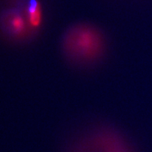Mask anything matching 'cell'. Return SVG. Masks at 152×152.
I'll return each instance as SVG.
<instances>
[{
  "label": "cell",
  "mask_w": 152,
  "mask_h": 152,
  "mask_svg": "<svg viewBox=\"0 0 152 152\" xmlns=\"http://www.w3.org/2000/svg\"><path fill=\"white\" fill-rule=\"evenodd\" d=\"M63 152H136L123 132L110 124L90 127L68 142Z\"/></svg>",
  "instance_id": "6da1fadb"
},
{
  "label": "cell",
  "mask_w": 152,
  "mask_h": 152,
  "mask_svg": "<svg viewBox=\"0 0 152 152\" xmlns=\"http://www.w3.org/2000/svg\"><path fill=\"white\" fill-rule=\"evenodd\" d=\"M66 57L76 64H88L99 58L102 52L97 34L88 28H78L67 35L64 44Z\"/></svg>",
  "instance_id": "7a4b0ae2"
},
{
  "label": "cell",
  "mask_w": 152,
  "mask_h": 152,
  "mask_svg": "<svg viewBox=\"0 0 152 152\" xmlns=\"http://www.w3.org/2000/svg\"><path fill=\"white\" fill-rule=\"evenodd\" d=\"M5 26L11 33H20L24 28V20L17 11H10L5 15Z\"/></svg>",
  "instance_id": "3957f363"
},
{
  "label": "cell",
  "mask_w": 152,
  "mask_h": 152,
  "mask_svg": "<svg viewBox=\"0 0 152 152\" xmlns=\"http://www.w3.org/2000/svg\"><path fill=\"white\" fill-rule=\"evenodd\" d=\"M28 9H29L30 21L33 26H37L41 20V13H40L37 2L36 0H31L29 3Z\"/></svg>",
  "instance_id": "277c9868"
}]
</instances>
